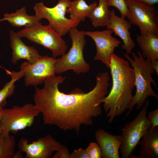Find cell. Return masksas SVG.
Returning a JSON list of instances; mask_svg holds the SVG:
<instances>
[{"instance_id": "6da1fadb", "label": "cell", "mask_w": 158, "mask_h": 158, "mask_svg": "<svg viewBox=\"0 0 158 158\" xmlns=\"http://www.w3.org/2000/svg\"><path fill=\"white\" fill-rule=\"evenodd\" d=\"M65 79L55 75L46 79L42 88L35 86L34 105L42 114L45 124L64 131L73 130L78 135L82 125H91L93 118L102 113L101 104L110 85L109 73L97 74L95 87L87 93L77 87L67 94L60 91L59 85Z\"/></svg>"}, {"instance_id": "4dcf8cb0", "label": "cell", "mask_w": 158, "mask_h": 158, "mask_svg": "<svg viewBox=\"0 0 158 158\" xmlns=\"http://www.w3.org/2000/svg\"><path fill=\"white\" fill-rule=\"evenodd\" d=\"M3 106H0V135L1 133V119L3 109H4Z\"/></svg>"}, {"instance_id": "f546056e", "label": "cell", "mask_w": 158, "mask_h": 158, "mask_svg": "<svg viewBox=\"0 0 158 158\" xmlns=\"http://www.w3.org/2000/svg\"><path fill=\"white\" fill-rule=\"evenodd\" d=\"M22 152L19 150L17 152H15L13 158H22L23 156L22 154Z\"/></svg>"}, {"instance_id": "d6a6232c", "label": "cell", "mask_w": 158, "mask_h": 158, "mask_svg": "<svg viewBox=\"0 0 158 158\" xmlns=\"http://www.w3.org/2000/svg\"></svg>"}, {"instance_id": "603a6c76", "label": "cell", "mask_w": 158, "mask_h": 158, "mask_svg": "<svg viewBox=\"0 0 158 158\" xmlns=\"http://www.w3.org/2000/svg\"><path fill=\"white\" fill-rule=\"evenodd\" d=\"M108 7H115L120 12L121 18H125L127 16L129 8L126 0H107Z\"/></svg>"}, {"instance_id": "9a60e30c", "label": "cell", "mask_w": 158, "mask_h": 158, "mask_svg": "<svg viewBox=\"0 0 158 158\" xmlns=\"http://www.w3.org/2000/svg\"><path fill=\"white\" fill-rule=\"evenodd\" d=\"M131 25L125 18L116 15L114 10H113L111 11L110 23L106 26L107 29L112 30L116 35L122 40L123 44L121 47L128 54L131 53L135 46L129 31L131 28Z\"/></svg>"}, {"instance_id": "5b68a950", "label": "cell", "mask_w": 158, "mask_h": 158, "mask_svg": "<svg viewBox=\"0 0 158 158\" xmlns=\"http://www.w3.org/2000/svg\"><path fill=\"white\" fill-rule=\"evenodd\" d=\"M17 33L21 37H26L50 49L54 58L64 54L68 48L62 36L49 25H43L39 22L25 27Z\"/></svg>"}, {"instance_id": "7a4b0ae2", "label": "cell", "mask_w": 158, "mask_h": 158, "mask_svg": "<svg viewBox=\"0 0 158 158\" xmlns=\"http://www.w3.org/2000/svg\"><path fill=\"white\" fill-rule=\"evenodd\" d=\"M109 68L112 85L103 103L106 117L110 123L128 110L133 97L135 76L128 61L114 54L111 56Z\"/></svg>"}, {"instance_id": "83f0119b", "label": "cell", "mask_w": 158, "mask_h": 158, "mask_svg": "<svg viewBox=\"0 0 158 158\" xmlns=\"http://www.w3.org/2000/svg\"><path fill=\"white\" fill-rule=\"evenodd\" d=\"M143 3L150 6H153L158 3V0H131Z\"/></svg>"}, {"instance_id": "8fae6325", "label": "cell", "mask_w": 158, "mask_h": 158, "mask_svg": "<svg viewBox=\"0 0 158 158\" xmlns=\"http://www.w3.org/2000/svg\"><path fill=\"white\" fill-rule=\"evenodd\" d=\"M61 145L48 134L31 143L22 138L18 141V146L19 151L25 153L26 158H48Z\"/></svg>"}, {"instance_id": "d4e9b609", "label": "cell", "mask_w": 158, "mask_h": 158, "mask_svg": "<svg viewBox=\"0 0 158 158\" xmlns=\"http://www.w3.org/2000/svg\"><path fill=\"white\" fill-rule=\"evenodd\" d=\"M52 158H71V154L65 145L61 144L59 149L56 151Z\"/></svg>"}, {"instance_id": "4fadbf2b", "label": "cell", "mask_w": 158, "mask_h": 158, "mask_svg": "<svg viewBox=\"0 0 158 158\" xmlns=\"http://www.w3.org/2000/svg\"><path fill=\"white\" fill-rule=\"evenodd\" d=\"M10 36V45L12 50L11 61L13 64H16L21 59H25L33 64L42 57L34 47L26 45L17 33L11 30Z\"/></svg>"}, {"instance_id": "ac0fdd59", "label": "cell", "mask_w": 158, "mask_h": 158, "mask_svg": "<svg viewBox=\"0 0 158 158\" xmlns=\"http://www.w3.org/2000/svg\"><path fill=\"white\" fill-rule=\"evenodd\" d=\"M98 4L89 14L92 25L95 28L106 26L110 22L111 11L109 9L107 0H97Z\"/></svg>"}, {"instance_id": "7c38bea8", "label": "cell", "mask_w": 158, "mask_h": 158, "mask_svg": "<svg viewBox=\"0 0 158 158\" xmlns=\"http://www.w3.org/2000/svg\"><path fill=\"white\" fill-rule=\"evenodd\" d=\"M113 31L107 29L102 31H87L85 35L90 37L94 41L97 49L94 60L100 61L109 68L111 57L115 48L121 42L112 35Z\"/></svg>"}, {"instance_id": "5bb4252c", "label": "cell", "mask_w": 158, "mask_h": 158, "mask_svg": "<svg viewBox=\"0 0 158 158\" xmlns=\"http://www.w3.org/2000/svg\"><path fill=\"white\" fill-rule=\"evenodd\" d=\"M95 137L101 149L102 158H120L119 150L122 141L121 135H113L100 129L96 131Z\"/></svg>"}, {"instance_id": "2e32d148", "label": "cell", "mask_w": 158, "mask_h": 158, "mask_svg": "<svg viewBox=\"0 0 158 158\" xmlns=\"http://www.w3.org/2000/svg\"><path fill=\"white\" fill-rule=\"evenodd\" d=\"M138 143L140 146L138 158L158 157V126L151 127Z\"/></svg>"}, {"instance_id": "ba28073f", "label": "cell", "mask_w": 158, "mask_h": 158, "mask_svg": "<svg viewBox=\"0 0 158 158\" xmlns=\"http://www.w3.org/2000/svg\"><path fill=\"white\" fill-rule=\"evenodd\" d=\"M71 1L70 0H59L57 4L52 8L46 6L42 2L36 3L33 7L35 16L39 21L42 19H46L53 29L62 36L64 35L71 28L77 27L81 22L66 17Z\"/></svg>"}, {"instance_id": "3957f363", "label": "cell", "mask_w": 158, "mask_h": 158, "mask_svg": "<svg viewBox=\"0 0 158 158\" xmlns=\"http://www.w3.org/2000/svg\"><path fill=\"white\" fill-rule=\"evenodd\" d=\"M138 55L133 52L131 58L127 53L124 56L128 60L133 68L135 76V87L136 91L128 109L126 115L129 116L135 106L137 110L140 109L143 105L148 96L154 97L158 99V95L153 90L152 84L156 90L158 88L152 74L155 72L151 66V61L148 59H145L141 52L138 51Z\"/></svg>"}, {"instance_id": "e0dca14e", "label": "cell", "mask_w": 158, "mask_h": 158, "mask_svg": "<svg viewBox=\"0 0 158 158\" xmlns=\"http://www.w3.org/2000/svg\"><path fill=\"white\" fill-rule=\"evenodd\" d=\"M136 41L145 59L151 62L158 60V35L151 31L140 32Z\"/></svg>"}, {"instance_id": "277c9868", "label": "cell", "mask_w": 158, "mask_h": 158, "mask_svg": "<svg viewBox=\"0 0 158 158\" xmlns=\"http://www.w3.org/2000/svg\"><path fill=\"white\" fill-rule=\"evenodd\" d=\"M68 33L72 46L67 53L56 59L55 65V73L60 74L69 70H72L77 75L86 73L90 67L85 61L83 54L86 42L85 32L79 30L77 27H74Z\"/></svg>"}, {"instance_id": "d6986e66", "label": "cell", "mask_w": 158, "mask_h": 158, "mask_svg": "<svg viewBox=\"0 0 158 158\" xmlns=\"http://www.w3.org/2000/svg\"><path fill=\"white\" fill-rule=\"evenodd\" d=\"M5 20L8 21L13 26L18 27L29 26L40 22L35 16L27 14L25 7L17 10L14 13H5L4 18L0 19V22Z\"/></svg>"}, {"instance_id": "52a82bcc", "label": "cell", "mask_w": 158, "mask_h": 158, "mask_svg": "<svg viewBox=\"0 0 158 158\" xmlns=\"http://www.w3.org/2000/svg\"><path fill=\"white\" fill-rule=\"evenodd\" d=\"M40 113L35 105L31 103L4 108L1 119V135L8 136L10 132L15 133L19 130L31 127L35 117Z\"/></svg>"}, {"instance_id": "7402d4cb", "label": "cell", "mask_w": 158, "mask_h": 158, "mask_svg": "<svg viewBox=\"0 0 158 158\" xmlns=\"http://www.w3.org/2000/svg\"><path fill=\"white\" fill-rule=\"evenodd\" d=\"M16 141L12 135L4 137L0 135V158H13Z\"/></svg>"}, {"instance_id": "1f68e13d", "label": "cell", "mask_w": 158, "mask_h": 158, "mask_svg": "<svg viewBox=\"0 0 158 158\" xmlns=\"http://www.w3.org/2000/svg\"><path fill=\"white\" fill-rule=\"evenodd\" d=\"M0 67H1V66H0Z\"/></svg>"}, {"instance_id": "8992f818", "label": "cell", "mask_w": 158, "mask_h": 158, "mask_svg": "<svg viewBox=\"0 0 158 158\" xmlns=\"http://www.w3.org/2000/svg\"><path fill=\"white\" fill-rule=\"evenodd\" d=\"M150 104V101L146 100L137 116L126 123L121 129L122 141L120 148L121 158L133 157L132 153L138 142L151 127L152 123L147 117V110Z\"/></svg>"}, {"instance_id": "4316f807", "label": "cell", "mask_w": 158, "mask_h": 158, "mask_svg": "<svg viewBox=\"0 0 158 158\" xmlns=\"http://www.w3.org/2000/svg\"><path fill=\"white\" fill-rule=\"evenodd\" d=\"M71 158H89L85 150L80 148L71 154Z\"/></svg>"}, {"instance_id": "cb8c5ba5", "label": "cell", "mask_w": 158, "mask_h": 158, "mask_svg": "<svg viewBox=\"0 0 158 158\" xmlns=\"http://www.w3.org/2000/svg\"><path fill=\"white\" fill-rule=\"evenodd\" d=\"M89 158H101V149L97 143L91 142L85 149Z\"/></svg>"}, {"instance_id": "30bf717a", "label": "cell", "mask_w": 158, "mask_h": 158, "mask_svg": "<svg viewBox=\"0 0 158 158\" xmlns=\"http://www.w3.org/2000/svg\"><path fill=\"white\" fill-rule=\"evenodd\" d=\"M56 59L46 55L33 64L27 61L22 63L19 71L24 77L25 86H37L43 83L46 79L55 75Z\"/></svg>"}, {"instance_id": "484cf974", "label": "cell", "mask_w": 158, "mask_h": 158, "mask_svg": "<svg viewBox=\"0 0 158 158\" xmlns=\"http://www.w3.org/2000/svg\"><path fill=\"white\" fill-rule=\"evenodd\" d=\"M148 120L151 123V128L158 126V109L149 112L147 114Z\"/></svg>"}, {"instance_id": "9c48e42d", "label": "cell", "mask_w": 158, "mask_h": 158, "mask_svg": "<svg viewBox=\"0 0 158 158\" xmlns=\"http://www.w3.org/2000/svg\"><path fill=\"white\" fill-rule=\"evenodd\" d=\"M129 8L127 17L132 25H136L140 32L151 31L158 35V15L157 8L153 6L126 0Z\"/></svg>"}, {"instance_id": "f1b7e54d", "label": "cell", "mask_w": 158, "mask_h": 158, "mask_svg": "<svg viewBox=\"0 0 158 158\" xmlns=\"http://www.w3.org/2000/svg\"><path fill=\"white\" fill-rule=\"evenodd\" d=\"M151 66L152 69L158 75V60L151 62Z\"/></svg>"}, {"instance_id": "ffe728a7", "label": "cell", "mask_w": 158, "mask_h": 158, "mask_svg": "<svg viewBox=\"0 0 158 158\" xmlns=\"http://www.w3.org/2000/svg\"><path fill=\"white\" fill-rule=\"evenodd\" d=\"M97 4L95 1L88 5L85 0L71 1L66 13L70 14V17L72 19L84 21L89 13Z\"/></svg>"}, {"instance_id": "44dd1931", "label": "cell", "mask_w": 158, "mask_h": 158, "mask_svg": "<svg viewBox=\"0 0 158 158\" xmlns=\"http://www.w3.org/2000/svg\"><path fill=\"white\" fill-rule=\"evenodd\" d=\"M6 73L11 78V80L5 84L3 88L0 90V106L4 107L6 104L7 98L12 96L15 93V83L23 77L19 71H9L6 70Z\"/></svg>"}]
</instances>
